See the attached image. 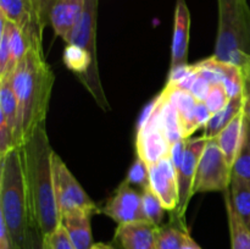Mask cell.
<instances>
[{"label":"cell","mask_w":250,"mask_h":249,"mask_svg":"<svg viewBox=\"0 0 250 249\" xmlns=\"http://www.w3.org/2000/svg\"><path fill=\"white\" fill-rule=\"evenodd\" d=\"M20 148L26 186L29 224L43 236L50 234L61 224L54 192L53 153L45 122L39 124Z\"/></svg>","instance_id":"6da1fadb"},{"label":"cell","mask_w":250,"mask_h":249,"mask_svg":"<svg viewBox=\"0 0 250 249\" xmlns=\"http://www.w3.org/2000/svg\"><path fill=\"white\" fill-rule=\"evenodd\" d=\"M54 73L42 45H29L11 76L19 103V143L22 145L34 129L45 122L53 90Z\"/></svg>","instance_id":"7a4b0ae2"},{"label":"cell","mask_w":250,"mask_h":249,"mask_svg":"<svg viewBox=\"0 0 250 249\" xmlns=\"http://www.w3.org/2000/svg\"><path fill=\"white\" fill-rule=\"evenodd\" d=\"M0 217L16 249L23 248L29 216L20 148L0 156Z\"/></svg>","instance_id":"3957f363"},{"label":"cell","mask_w":250,"mask_h":249,"mask_svg":"<svg viewBox=\"0 0 250 249\" xmlns=\"http://www.w3.org/2000/svg\"><path fill=\"white\" fill-rule=\"evenodd\" d=\"M219 28L214 56L250 77V6L247 0H217Z\"/></svg>","instance_id":"277c9868"},{"label":"cell","mask_w":250,"mask_h":249,"mask_svg":"<svg viewBox=\"0 0 250 249\" xmlns=\"http://www.w3.org/2000/svg\"><path fill=\"white\" fill-rule=\"evenodd\" d=\"M160 106L161 100L159 94L146 105L137 127V155L148 165L170 156L171 144L161 124Z\"/></svg>","instance_id":"5b68a950"},{"label":"cell","mask_w":250,"mask_h":249,"mask_svg":"<svg viewBox=\"0 0 250 249\" xmlns=\"http://www.w3.org/2000/svg\"><path fill=\"white\" fill-rule=\"evenodd\" d=\"M53 180L56 204L60 216L72 211H85L89 214H99L100 209L85 193L75 176L72 175L62 159L53 153Z\"/></svg>","instance_id":"8992f818"},{"label":"cell","mask_w":250,"mask_h":249,"mask_svg":"<svg viewBox=\"0 0 250 249\" xmlns=\"http://www.w3.org/2000/svg\"><path fill=\"white\" fill-rule=\"evenodd\" d=\"M232 167L227 163L224 153L217 144L216 138L208 141L195 175V193L226 192L231 186Z\"/></svg>","instance_id":"52a82bcc"},{"label":"cell","mask_w":250,"mask_h":249,"mask_svg":"<svg viewBox=\"0 0 250 249\" xmlns=\"http://www.w3.org/2000/svg\"><path fill=\"white\" fill-rule=\"evenodd\" d=\"M0 15L23 33L29 45H42L46 26L42 0H0Z\"/></svg>","instance_id":"ba28073f"},{"label":"cell","mask_w":250,"mask_h":249,"mask_svg":"<svg viewBox=\"0 0 250 249\" xmlns=\"http://www.w3.org/2000/svg\"><path fill=\"white\" fill-rule=\"evenodd\" d=\"M208 141H209V138H207L203 134L197 138L187 139V142H186L185 156H183V161L177 171L180 203H178L177 209L172 212L180 219H185L188 204L194 195L193 188H194L198 164H199L200 156L204 151V148L207 146Z\"/></svg>","instance_id":"9c48e42d"},{"label":"cell","mask_w":250,"mask_h":249,"mask_svg":"<svg viewBox=\"0 0 250 249\" xmlns=\"http://www.w3.org/2000/svg\"><path fill=\"white\" fill-rule=\"evenodd\" d=\"M100 212L117 222V225L148 221L143 210L142 192L134 189L126 180L116 188Z\"/></svg>","instance_id":"30bf717a"},{"label":"cell","mask_w":250,"mask_h":249,"mask_svg":"<svg viewBox=\"0 0 250 249\" xmlns=\"http://www.w3.org/2000/svg\"><path fill=\"white\" fill-rule=\"evenodd\" d=\"M84 4L85 0H42L44 21L67 43L82 16Z\"/></svg>","instance_id":"8fae6325"},{"label":"cell","mask_w":250,"mask_h":249,"mask_svg":"<svg viewBox=\"0 0 250 249\" xmlns=\"http://www.w3.org/2000/svg\"><path fill=\"white\" fill-rule=\"evenodd\" d=\"M150 188L158 195L164 208L173 212L180 203V190L176 168L171 163L170 156L161 159L149 165Z\"/></svg>","instance_id":"7c38bea8"},{"label":"cell","mask_w":250,"mask_h":249,"mask_svg":"<svg viewBox=\"0 0 250 249\" xmlns=\"http://www.w3.org/2000/svg\"><path fill=\"white\" fill-rule=\"evenodd\" d=\"M189 34L190 14L188 5L186 0H176L172 48H171V70L188 65Z\"/></svg>","instance_id":"4fadbf2b"},{"label":"cell","mask_w":250,"mask_h":249,"mask_svg":"<svg viewBox=\"0 0 250 249\" xmlns=\"http://www.w3.org/2000/svg\"><path fill=\"white\" fill-rule=\"evenodd\" d=\"M150 221L117 225L115 239L122 249H156V229Z\"/></svg>","instance_id":"5bb4252c"},{"label":"cell","mask_w":250,"mask_h":249,"mask_svg":"<svg viewBox=\"0 0 250 249\" xmlns=\"http://www.w3.org/2000/svg\"><path fill=\"white\" fill-rule=\"evenodd\" d=\"M85 211H72L61 215V225L65 227L71 241L77 249H90L93 247L90 217Z\"/></svg>","instance_id":"9a60e30c"},{"label":"cell","mask_w":250,"mask_h":249,"mask_svg":"<svg viewBox=\"0 0 250 249\" xmlns=\"http://www.w3.org/2000/svg\"><path fill=\"white\" fill-rule=\"evenodd\" d=\"M203 66L214 70L220 76V80L224 83L229 98H236L243 95L244 84H246V76L243 70L234 63L225 62L219 60L215 56L200 61Z\"/></svg>","instance_id":"2e32d148"},{"label":"cell","mask_w":250,"mask_h":249,"mask_svg":"<svg viewBox=\"0 0 250 249\" xmlns=\"http://www.w3.org/2000/svg\"><path fill=\"white\" fill-rule=\"evenodd\" d=\"M243 126L244 112L242 110L216 137L217 144L231 167L233 166L239 146H241L242 138H243Z\"/></svg>","instance_id":"e0dca14e"},{"label":"cell","mask_w":250,"mask_h":249,"mask_svg":"<svg viewBox=\"0 0 250 249\" xmlns=\"http://www.w3.org/2000/svg\"><path fill=\"white\" fill-rule=\"evenodd\" d=\"M0 117L5 120L9 128L14 132L17 146L19 143V103L12 87L11 77L0 80Z\"/></svg>","instance_id":"ac0fdd59"},{"label":"cell","mask_w":250,"mask_h":249,"mask_svg":"<svg viewBox=\"0 0 250 249\" xmlns=\"http://www.w3.org/2000/svg\"><path fill=\"white\" fill-rule=\"evenodd\" d=\"M188 228L185 219L172 214L170 224L161 225L156 229V249H182Z\"/></svg>","instance_id":"d6986e66"},{"label":"cell","mask_w":250,"mask_h":249,"mask_svg":"<svg viewBox=\"0 0 250 249\" xmlns=\"http://www.w3.org/2000/svg\"><path fill=\"white\" fill-rule=\"evenodd\" d=\"M225 207L229 220L231 249H250V229L234 209L229 189L225 192Z\"/></svg>","instance_id":"ffe728a7"},{"label":"cell","mask_w":250,"mask_h":249,"mask_svg":"<svg viewBox=\"0 0 250 249\" xmlns=\"http://www.w3.org/2000/svg\"><path fill=\"white\" fill-rule=\"evenodd\" d=\"M243 110V95L236 98H231L229 104L211 116L209 122L205 126L204 136L207 138H216L220 132Z\"/></svg>","instance_id":"44dd1931"},{"label":"cell","mask_w":250,"mask_h":249,"mask_svg":"<svg viewBox=\"0 0 250 249\" xmlns=\"http://www.w3.org/2000/svg\"><path fill=\"white\" fill-rule=\"evenodd\" d=\"M229 192L234 209L250 229V181L232 177Z\"/></svg>","instance_id":"7402d4cb"},{"label":"cell","mask_w":250,"mask_h":249,"mask_svg":"<svg viewBox=\"0 0 250 249\" xmlns=\"http://www.w3.org/2000/svg\"><path fill=\"white\" fill-rule=\"evenodd\" d=\"M232 177L250 181V121L244 116L243 138L232 166Z\"/></svg>","instance_id":"603a6c76"},{"label":"cell","mask_w":250,"mask_h":249,"mask_svg":"<svg viewBox=\"0 0 250 249\" xmlns=\"http://www.w3.org/2000/svg\"><path fill=\"white\" fill-rule=\"evenodd\" d=\"M142 200H143V210L146 220L155 226H161L166 209L158 195L153 192L150 186L142 190Z\"/></svg>","instance_id":"cb8c5ba5"},{"label":"cell","mask_w":250,"mask_h":249,"mask_svg":"<svg viewBox=\"0 0 250 249\" xmlns=\"http://www.w3.org/2000/svg\"><path fill=\"white\" fill-rule=\"evenodd\" d=\"M0 77L6 72L11 59L12 22L0 15Z\"/></svg>","instance_id":"d4e9b609"},{"label":"cell","mask_w":250,"mask_h":249,"mask_svg":"<svg viewBox=\"0 0 250 249\" xmlns=\"http://www.w3.org/2000/svg\"><path fill=\"white\" fill-rule=\"evenodd\" d=\"M126 181L132 186H137L142 190L150 186V173H149V165L139 158L138 155L134 159L133 164L129 167L127 173Z\"/></svg>","instance_id":"484cf974"},{"label":"cell","mask_w":250,"mask_h":249,"mask_svg":"<svg viewBox=\"0 0 250 249\" xmlns=\"http://www.w3.org/2000/svg\"><path fill=\"white\" fill-rule=\"evenodd\" d=\"M229 100H231V98H229L224 83L217 82L212 84L211 88H210L209 94H208L207 99H205V104L209 107L210 112L214 115L216 112L221 111L229 104Z\"/></svg>","instance_id":"4316f807"},{"label":"cell","mask_w":250,"mask_h":249,"mask_svg":"<svg viewBox=\"0 0 250 249\" xmlns=\"http://www.w3.org/2000/svg\"><path fill=\"white\" fill-rule=\"evenodd\" d=\"M44 237V249H77L71 241L65 227L60 224V226Z\"/></svg>","instance_id":"83f0119b"},{"label":"cell","mask_w":250,"mask_h":249,"mask_svg":"<svg viewBox=\"0 0 250 249\" xmlns=\"http://www.w3.org/2000/svg\"><path fill=\"white\" fill-rule=\"evenodd\" d=\"M195 65H197V63H195ZM211 85L212 83L210 82L205 76H203L202 73H200L199 68H198V77L197 80H195V82L193 83L189 93L198 100V102H205V99H207L208 94H209L210 92Z\"/></svg>","instance_id":"f1b7e54d"},{"label":"cell","mask_w":250,"mask_h":249,"mask_svg":"<svg viewBox=\"0 0 250 249\" xmlns=\"http://www.w3.org/2000/svg\"><path fill=\"white\" fill-rule=\"evenodd\" d=\"M22 249H44V237L37 227L29 224Z\"/></svg>","instance_id":"f546056e"},{"label":"cell","mask_w":250,"mask_h":249,"mask_svg":"<svg viewBox=\"0 0 250 249\" xmlns=\"http://www.w3.org/2000/svg\"><path fill=\"white\" fill-rule=\"evenodd\" d=\"M186 142H187V139L181 138L180 141H177L176 143H173L172 145H171L170 159H171V163H172L173 167L176 168V172L178 171V168H180L181 164H182V161H183Z\"/></svg>","instance_id":"4dcf8cb0"},{"label":"cell","mask_w":250,"mask_h":249,"mask_svg":"<svg viewBox=\"0 0 250 249\" xmlns=\"http://www.w3.org/2000/svg\"><path fill=\"white\" fill-rule=\"evenodd\" d=\"M0 249H16L4 220L0 217Z\"/></svg>","instance_id":"1f68e13d"},{"label":"cell","mask_w":250,"mask_h":249,"mask_svg":"<svg viewBox=\"0 0 250 249\" xmlns=\"http://www.w3.org/2000/svg\"><path fill=\"white\" fill-rule=\"evenodd\" d=\"M243 112L244 116L250 121V77H246V84H244Z\"/></svg>","instance_id":"d6a6232c"},{"label":"cell","mask_w":250,"mask_h":249,"mask_svg":"<svg viewBox=\"0 0 250 249\" xmlns=\"http://www.w3.org/2000/svg\"><path fill=\"white\" fill-rule=\"evenodd\" d=\"M182 249H202V247H200L199 244H198L197 242L192 238V236H190L189 232H187L185 242H183Z\"/></svg>","instance_id":"836d02e7"},{"label":"cell","mask_w":250,"mask_h":249,"mask_svg":"<svg viewBox=\"0 0 250 249\" xmlns=\"http://www.w3.org/2000/svg\"><path fill=\"white\" fill-rule=\"evenodd\" d=\"M90 249H114L110 244L106 243H94Z\"/></svg>","instance_id":"e575fe53"}]
</instances>
